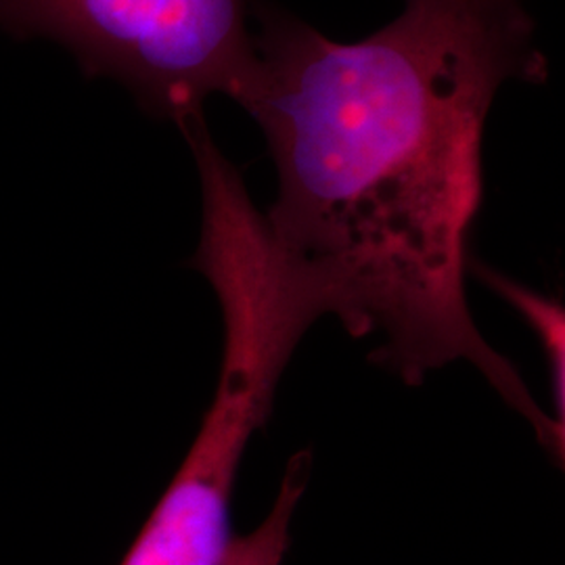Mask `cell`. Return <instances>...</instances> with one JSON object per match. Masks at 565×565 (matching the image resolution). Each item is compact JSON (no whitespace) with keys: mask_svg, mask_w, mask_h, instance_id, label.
Returning <instances> with one entry per match:
<instances>
[{"mask_svg":"<svg viewBox=\"0 0 565 565\" xmlns=\"http://www.w3.org/2000/svg\"><path fill=\"white\" fill-rule=\"evenodd\" d=\"M546 78L530 0H403L356 42L258 0L231 99L263 130L279 182L264 216L324 317L406 384L473 364L551 452L564 429L465 291L488 114L507 82Z\"/></svg>","mask_w":565,"mask_h":565,"instance_id":"cell-1","label":"cell"},{"mask_svg":"<svg viewBox=\"0 0 565 565\" xmlns=\"http://www.w3.org/2000/svg\"><path fill=\"white\" fill-rule=\"evenodd\" d=\"M252 0H0V30L65 46L86 78L179 128L231 97L252 55Z\"/></svg>","mask_w":565,"mask_h":565,"instance_id":"cell-2","label":"cell"},{"mask_svg":"<svg viewBox=\"0 0 565 565\" xmlns=\"http://www.w3.org/2000/svg\"><path fill=\"white\" fill-rule=\"evenodd\" d=\"M469 270H476V275L482 281L497 291L505 302L511 303L525 323L532 327L536 333L539 342L543 345L548 373H551V390H553V419L559 425H564L565 411V317L564 306L546 298L543 294L520 285V282L509 279L505 275L488 268L484 264L473 263Z\"/></svg>","mask_w":565,"mask_h":565,"instance_id":"cell-3","label":"cell"},{"mask_svg":"<svg viewBox=\"0 0 565 565\" xmlns=\"http://www.w3.org/2000/svg\"><path fill=\"white\" fill-rule=\"evenodd\" d=\"M312 469L310 452H298L287 463L277 499L263 524L249 534L233 539L221 565H282L291 543V522L302 501Z\"/></svg>","mask_w":565,"mask_h":565,"instance_id":"cell-4","label":"cell"}]
</instances>
